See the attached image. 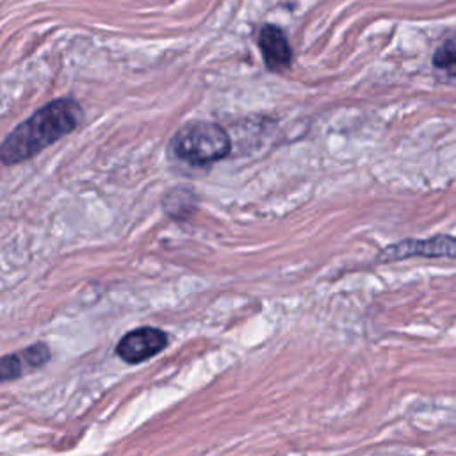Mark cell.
Listing matches in <instances>:
<instances>
[{
    "mask_svg": "<svg viewBox=\"0 0 456 456\" xmlns=\"http://www.w3.org/2000/svg\"><path fill=\"white\" fill-rule=\"evenodd\" d=\"M169 150L183 162L205 166L224 159L232 150V142L223 126L210 121H192L176 130Z\"/></svg>",
    "mask_w": 456,
    "mask_h": 456,
    "instance_id": "cell-2",
    "label": "cell"
},
{
    "mask_svg": "<svg viewBox=\"0 0 456 456\" xmlns=\"http://www.w3.org/2000/svg\"><path fill=\"white\" fill-rule=\"evenodd\" d=\"M456 258V237L452 235H435L428 239H404L388 244L381 249V262H394L404 258Z\"/></svg>",
    "mask_w": 456,
    "mask_h": 456,
    "instance_id": "cell-3",
    "label": "cell"
},
{
    "mask_svg": "<svg viewBox=\"0 0 456 456\" xmlns=\"http://www.w3.org/2000/svg\"><path fill=\"white\" fill-rule=\"evenodd\" d=\"M50 360V349L46 344L37 342L18 353L0 358V381L16 379Z\"/></svg>",
    "mask_w": 456,
    "mask_h": 456,
    "instance_id": "cell-5",
    "label": "cell"
},
{
    "mask_svg": "<svg viewBox=\"0 0 456 456\" xmlns=\"http://www.w3.org/2000/svg\"><path fill=\"white\" fill-rule=\"evenodd\" d=\"M167 344V335L151 326H142L128 331L116 344V354L126 363H141L159 354Z\"/></svg>",
    "mask_w": 456,
    "mask_h": 456,
    "instance_id": "cell-4",
    "label": "cell"
},
{
    "mask_svg": "<svg viewBox=\"0 0 456 456\" xmlns=\"http://www.w3.org/2000/svg\"><path fill=\"white\" fill-rule=\"evenodd\" d=\"M258 46L264 55V62L267 69L283 71L290 66L292 50L281 28L274 25H264L258 34Z\"/></svg>",
    "mask_w": 456,
    "mask_h": 456,
    "instance_id": "cell-6",
    "label": "cell"
},
{
    "mask_svg": "<svg viewBox=\"0 0 456 456\" xmlns=\"http://www.w3.org/2000/svg\"><path fill=\"white\" fill-rule=\"evenodd\" d=\"M84 110L71 98H57L30 118L21 121L0 144V162L12 166L25 162L73 132L82 121Z\"/></svg>",
    "mask_w": 456,
    "mask_h": 456,
    "instance_id": "cell-1",
    "label": "cell"
},
{
    "mask_svg": "<svg viewBox=\"0 0 456 456\" xmlns=\"http://www.w3.org/2000/svg\"><path fill=\"white\" fill-rule=\"evenodd\" d=\"M433 64L438 69L447 71L449 75H456V45L452 43L442 45L433 55Z\"/></svg>",
    "mask_w": 456,
    "mask_h": 456,
    "instance_id": "cell-7",
    "label": "cell"
}]
</instances>
